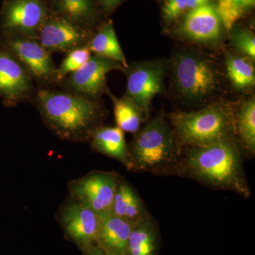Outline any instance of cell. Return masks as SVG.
<instances>
[{"label":"cell","instance_id":"obj_29","mask_svg":"<svg viewBox=\"0 0 255 255\" xmlns=\"http://www.w3.org/2000/svg\"><path fill=\"white\" fill-rule=\"evenodd\" d=\"M124 0H99L101 4L107 10H112L123 1Z\"/></svg>","mask_w":255,"mask_h":255},{"label":"cell","instance_id":"obj_27","mask_svg":"<svg viewBox=\"0 0 255 255\" xmlns=\"http://www.w3.org/2000/svg\"><path fill=\"white\" fill-rule=\"evenodd\" d=\"M187 9V0H167L163 7L164 17L167 21H172Z\"/></svg>","mask_w":255,"mask_h":255},{"label":"cell","instance_id":"obj_17","mask_svg":"<svg viewBox=\"0 0 255 255\" xmlns=\"http://www.w3.org/2000/svg\"><path fill=\"white\" fill-rule=\"evenodd\" d=\"M112 214L135 224L150 214L135 189L121 177L114 195Z\"/></svg>","mask_w":255,"mask_h":255},{"label":"cell","instance_id":"obj_20","mask_svg":"<svg viewBox=\"0 0 255 255\" xmlns=\"http://www.w3.org/2000/svg\"><path fill=\"white\" fill-rule=\"evenodd\" d=\"M235 130L241 138L243 148L248 155L255 154V98L246 101L234 117Z\"/></svg>","mask_w":255,"mask_h":255},{"label":"cell","instance_id":"obj_8","mask_svg":"<svg viewBox=\"0 0 255 255\" xmlns=\"http://www.w3.org/2000/svg\"><path fill=\"white\" fill-rule=\"evenodd\" d=\"M127 88L124 97L144 112H150L152 100L162 92L164 67L159 62H144L128 67Z\"/></svg>","mask_w":255,"mask_h":255},{"label":"cell","instance_id":"obj_28","mask_svg":"<svg viewBox=\"0 0 255 255\" xmlns=\"http://www.w3.org/2000/svg\"><path fill=\"white\" fill-rule=\"evenodd\" d=\"M82 253H83L84 255H111L104 251L97 245H95V246L87 248L86 250L82 251Z\"/></svg>","mask_w":255,"mask_h":255},{"label":"cell","instance_id":"obj_12","mask_svg":"<svg viewBox=\"0 0 255 255\" xmlns=\"http://www.w3.org/2000/svg\"><path fill=\"white\" fill-rule=\"evenodd\" d=\"M115 70L125 69L114 60L97 55L91 56L82 68L71 73L68 85L77 95L93 98L105 90L106 76Z\"/></svg>","mask_w":255,"mask_h":255},{"label":"cell","instance_id":"obj_26","mask_svg":"<svg viewBox=\"0 0 255 255\" xmlns=\"http://www.w3.org/2000/svg\"><path fill=\"white\" fill-rule=\"evenodd\" d=\"M231 41L235 48L251 59L255 58V37L253 32L240 29L232 34Z\"/></svg>","mask_w":255,"mask_h":255},{"label":"cell","instance_id":"obj_23","mask_svg":"<svg viewBox=\"0 0 255 255\" xmlns=\"http://www.w3.org/2000/svg\"><path fill=\"white\" fill-rule=\"evenodd\" d=\"M226 68L228 77L236 88L244 90L255 85L254 66L247 58L228 55L226 58Z\"/></svg>","mask_w":255,"mask_h":255},{"label":"cell","instance_id":"obj_5","mask_svg":"<svg viewBox=\"0 0 255 255\" xmlns=\"http://www.w3.org/2000/svg\"><path fill=\"white\" fill-rule=\"evenodd\" d=\"M174 82L179 95L189 101L205 100L216 90L217 77L205 58L184 54L175 60Z\"/></svg>","mask_w":255,"mask_h":255},{"label":"cell","instance_id":"obj_3","mask_svg":"<svg viewBox=\"0 0 255 255\" xmlns=\"http://www.w3.org/2000/svg\"><path fill=\"white\" fill-rule=\"evenodd\" d=\"M184 148L166 121L157 117L136 132L128 147L130 170L177 175Z\"/></svg>","mask_w":255,"mask_h":255},{"label":"cell","instance_id":"obj_18","mask_svg":"<svg viewBox=\"0 0 255 255\" xmlns=\"http://www.w3.org/2000/svg\"><path fill=\"white\" fill-rule=\"evenodd\" d=\"M160 243L158 226L150 214L134 225L125 255H157Z\"/></svg>","mask_w":255,"mask_h":255},{"label":"cell","instance_id":"obj_10","mask_svg":"<svg viewBox=\"0 0 255 255\" xmlns=\"http://www.w3.org/2000/svg\"><path fill=\"white\" fill-rule=\"evenodd\" d=\"M3 46L34 78L44 82L56 78L57 69L49 52L35 38L4 36Z\"/></svg>","mask_w":255,"mask_h":255},{"label":"cell","instance_id":"obj_19","mask_svg":"<svg viewBox=\"0 0 255 255\" xmlns=\"http://www.w3.org/2000/svg\"><path fill=\"white\" fill-rule=\"evenodd\" d=\"M87 46L97 56L118 62L125 70L128 67L112 23H107L101 28Z\"/></svg>","mask_w":255,"mask_h":255},{"label":"cell","instance_id":"obj_21","mask_svg":"<svg viewBox=\"0 0 255 255\" xmlns=\"http://www.w3.org/2000/svg\"><path fill=\"white\" fill-rule=\"evenodd\" d=\"M108 94L113 102L117 127L124 132L136 133L141 125L144 112L128 99L117 98L110 92Z\"/></svg>","mask_w":255,"mask_h":255},{"label":"cell","instance_id":"obj_15","mask_svg":"<svg viewBox=\"0 0 255 255\" xmlns=\"http://www.w3.org/2000/svg\"><path fill=\"white\" fill-rule=\"evenodd\" d=\"M134 225L112 214L100 217L97 246L111 255H125Z\"/></svg>","mask_w":255,"mask_h":255},{"label":"cell","instance_id":"obj_9","mask_svg":"<svg viewBox=\"0 0 255 255\" xmlns=\"http://www.w3.org/2000/svg\"><path fill=\"white\" fill-rule=\"evenodd\" d=\"M59 221L65 237L81 252L97 245L100 217L95 211L73 200L60 211Z\"/></svg>","mask_w":255,"mask_h":255},{"label":"cell","instance_id":"obj_24","mask_svg":"<svg viewBox=\"0 0 255 255\" xmlns=\"http://www.w3.org/2000/svg\"><path fill=\"white\" fill-rule=\"evenodd\" d=\"M218 13L226 29L230 30L250 9L254 6L255 0H216Z\"/></svg>","mask_w":255,"mask_h":255},{"label":"cell","instance_id":"obj_30","mask_svg":"<svg viewBox=\"0 0 255 255\" xmlns=\"http://www.w3.org/2000/svg\"><path fill=\"white\" fill-rule=\"evenodd\" d=\"M209 0H187V7L189 10L195 9L196 7L209 3Z\"/></svg>","mask_w":255,"mask_h":255},{"label":"cell","instance_id":"obj_22","mask_svg":"<svg viewBox=\"0 0 255 255\" xmlns=\"http://www.w3.org/2000/svg\"><path fill=\"white\" fill-rule=\"evenodd\" d=\"M60 16L81 26L95 21L96 10L92 0H55Z\"/></svg>","mask_w":255,"mask_h":255},{"label":"cell","instance_id":"obj_2","mask_svg":"<svg viewBox=\"0 0 255 255\" xmlns=\"http://www.w3.org/2000/svg\"><path fill=\"white\" fill-rule=\"evenodd\" d=\"M37 101L48 127L63 139L90 140L98 127L100 107L91 99L44 90L38 92Z\"/></svg>","mask_w":255,"mask_h":255},{"label":"cell","instance_id":"obj_25","mask_svg":"<svg viewBox=\"0 0 255 255\" xmlns=\"http://www.w3.org/2000/svg\"><path fill=\"white\" fill-rule=\"evenodd\" d=\"M91 57L88 46H82L69 52L60 68L56 70V80H61L68 75L82 68Z\"/></svg>","mask_w":255,"mask_h":255},{"label":"cell","instance_id":"obj_6","mask_svg":"<svg viewBox=\"0 0 255 255\" xmlns=\"http://www.w3.org/2000/svg\"><path fill=\"white\" fill-rule=\"evenodd\" d=\"M120 177L114 172H91L69 183V191L73 201L102 217L112 214Z\"/></svg>","mask_w":255,"mask_h":255},{"label":"cell","instance_id":"obj_14","mask_svg":"<svg viewBox=\"0 0 255 255\" xmlns=\"http://www.w3.org/2000/svg\"><path fill=\"white\" fill-rule=\"evenodd\" d=\"M221 24L216 6L207 3L189 10L177 33L193 41H214L221 35Z\"/></svg>","mask_w":255,"mask_h":255},{"label":"cell","instance_id":"obj_1","mask_svg":"<svg viewBox=\"0 0 255 255\" xmlns=\"http://www.w3.org/2000/svg\"><path fill=\"white\" fill-rule=\"evenodd\" d=\"M177 175L212 189L233 191L245 199L251 195L243 168V153L234 138L184 148Z\"/></svg>","mask_w":255,"mask_h":255},{"label":"cell","instance_id":"obj_7","mask_svg":"<svg viewBox=\"0 0 255 255\" xmlns=\"http://www.w3.org/2000/svg\"><path fill=\"white\" fill-rule=\"evenodd\" d=\"M47 13L45 0H5L1 11L3 34L36 39Z\"/></svg>","mask_w":255,"mask_h":255},{"label":"cell","instance_id":"obj_11","mask_svg":"<svg viewBox=\"0 0 255 255\" xmlns=\"http://www.w3.org/2000/svg\"><path fill=\"white\" fill-rule=\"evenodd\" d=\"M38 42L49 52H70L82 47L88 33L83 26L63 16L47 17L37 35Z\"/></svg>","mask_w":255,"mask_h":255},{"label":"cell","instance_id":"obj_13","mask_svg":"<svg viewBox=\"0 0 255 255\" xmlns=\"http://www.w3.org/2000/svg\"><path fill=\"white\" fill-rule=\"evenodd\" d=\"M31 90L29 74L22 64L4 48H0V97L6 106L26 98Z\"/></svg>","mask_w":255,"mask_h":255},{"label":"cell","instance_id":"obj_16","mask_svg":"<svg viewBox=\"0 0 255 255\" xmlns=\"http://www.w3.org/2000/svg\"><path fill=\"white\" fill-rule=\"evenodd\" d=\"M90 140L94 150L117 159L130 170V153L122 129L117 127H98L92 132Z\"/></svg>","mask_w":255,"mask_h":255},{"label":"cell","instance_id":"obj_4","mask_svg":"<svg viewBox=\"0 0 255 255\" xmlns=\"http://www.w3.org/2000/svg\"><path fill=\"white\" fill-rule=\"evenodd\" d=\"M234 117L229 109L214 105L196 112H174L169 120L183 147H196L234 138Z\"/></svg>","mask_w":255,"mask_h":255}]
</instances>
